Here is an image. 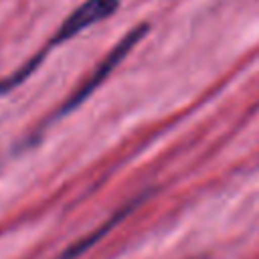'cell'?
<instances>
[{
    "instance_id": "cell-2",
    "label": "cell",
    "mask_w": 259,
    "mask_h": 259,
    "mask_svg": "<svg viewBox=\"0 0 259 259\" xmlns=\"http://www.w3.org/2000/svg\"><path fill=\"white\" fill-rule=\"evenodd\" d=\"M119 6V0H85L79 8H75L59 26V30L55 32V36L51 38V42L47 45V49L42 51L47 55L49 49L63 45L67 40H71L73 36H77L79 32H83L85 28L109 18Z\"/></svg>"
},
{
    "instance_id": "cell-1",
    "label": "cell",
    "mask_w": 259,
    "mask_h": 259,
    "mask_svg": "<svg viewBox=\"0 0 259 259\" xmlns=\"http://www.w3.org/2000/svg\"><path fill=\"white\" fill-rule=\"evenodd\" d=\"M148 32V24H140V26H136V28H132L109 53H107V57L95 67V71L87 77V81H83V85L65 101V105L59 109V115H67V113H71L75 107H79L107 77H109V73L123 61V57H127V53L142 40V36Z\"/></svg>"
}]
</instances>
